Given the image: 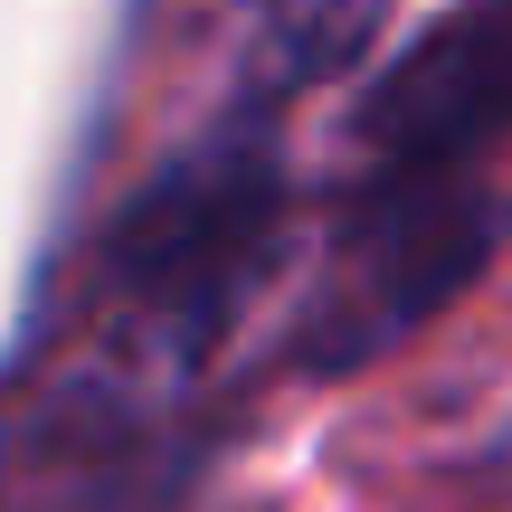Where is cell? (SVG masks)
Returning a JSON list of instances; mask_svg holds the SVG:
<instances>
[{
	"instance_id": "cell-2",
	"label": "cell",
	"mask_w": 512,
	"mask_h": 512,
	"mask_svg": "<svg viewBox=\"0 0 512 512\" xmlns=\"http://www.w3.org/2000/svg\"><path fill=\"white\" fill-rule=\"evenodd\" d=\"M512 124V0H475L465 19L427 29V48L370 95V143L399 162H456L465 143Z\"/></svg>"
},
{
	"instance_id": "cell-3",
	"label": "cell",
	"mask_w": 512,
	"mask_h": 512,
	"mask_svg": "<svg viewBox=\"0 0 512 512\" xmlns=\"http://www.w3.org/2000/svg\"><path fill=\"white\" fill-rule=\"evenodd\" d=\"M475 247H484V238H475L446 200H399L389 219H370L361 247H351V266H342V285H332V294H342V323L323 332L332 361L389 342L408 313H427L465 266H475Z\"/></svg>"
},
{
	"instance_id": "cell-4",
	"label": "cell",
	"mask_w": 512,
	"mask_h": 512,
	"mask_svg": "<svg viewBox=\"0 0 512 512\" xmlns=\"http://www.w3.org/2000/svg\"><path fill=\"white\" fill-rule=\"evenodd\" d=\"M370 19H380V0H275L266 10V48H275V76H323L342 67L351 48L370 38Z\"/></svg>"
},
{
	"instance_id": "cell-1",
	"label": "cell",
	"mask_w": 512,
	"mask_h": 512,
	"mask_svg": "<svg viewBox=\"0 0 512 512\" xmlns=\"http://www.w3.org/2000/svg\"><path fill=\"white\" fill-rule=\"evenodd\" d=\"M266 209H275V181L266 162L247 152H219V162L181 171L171 190H152L143 219L124 228V304L152 342H190V332L219 323L228 304V275L256 266V238H266Z\"/></svg>"
}]
</instances>
